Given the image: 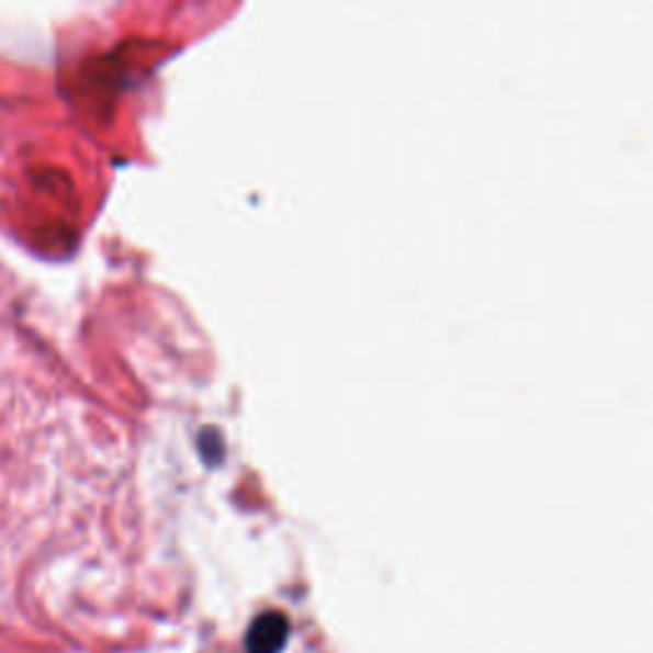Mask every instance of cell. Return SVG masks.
Returning <instances> with one entry per match:
<instances>
[{"label": "cell", "instance_id": "6da1fadb", "mask_svg": "<svg viewBox=\"0 0 653 653\" xmlns=\"http://www.w3.org/2000/svg\"><path fill=\"white\" fill-rule=\"evenodd\" d=\"M289 626L281 612H266L250 626L248 631V653H279L286 641Z\"/></svg>", "mask_w": 653, "mask_h": 653}]
</instances>
